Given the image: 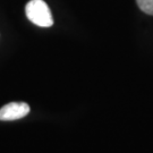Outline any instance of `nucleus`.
Returning a JSON list of instances; mask_svg holds the SVG:
<instances>
[{"label": "nucleus", "mask_w": 153, "mask_h": 153, "mask_svg": "<svg viewBox=\"0 0 153 153\" xmlns=\"http://www.w3.org/2000/svg\"><path fill=\"white\" fill-rule=\"evenodd\" d=\"M27 18L40 27H50L53 25V18L48 4L43 0H30L25 6Z\"/></svg>", "instance_id": "obj_1"}, {"label": "nucleus", "mask_w": 153, "mask_h": 153, "mask_svg": "<svg viewBox=\"0 0 153 153\" xmlns=\"http://www.w3.org/2000/svg\"><path fill=\"white\" fill-rule=\"evenodd\" d=\"M30 105L25 102H10L0 109V120H16L28 115Z\"/></svg>", "instance_id": "obj_2"}, {"label": "nucleus", "mask_w": 153, "mask_h": 153, "mask_svg": "<svg viewBox=\"0 0 153 153\" xmlns=\"http://www.w3.org/2000/svg\"><path fill=\"white\" fill-rule=\"evenodd\" d=\"M136 2L143 13L153 16V0H136Z\"/></svg>", "instance_id": "obj_3"}]
</instances>
